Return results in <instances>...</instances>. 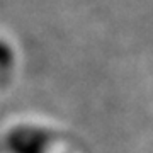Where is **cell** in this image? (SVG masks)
Segmentation results:
<instances>
[{"label": "cell", "instance_id": "cell-1", "mask_svg": "<svg viewBox=\"0 0 153 153\" xmlns=\"http://www.w3.org/2000/svg\"><path fill=\"white\" fill-rule=\"evenodd\" d=\"M14 68H16V51L9 41L0 38V82L10 80Z\"/></svg>", "mask_w": 153, "mask_h": 153}]
</instances>
